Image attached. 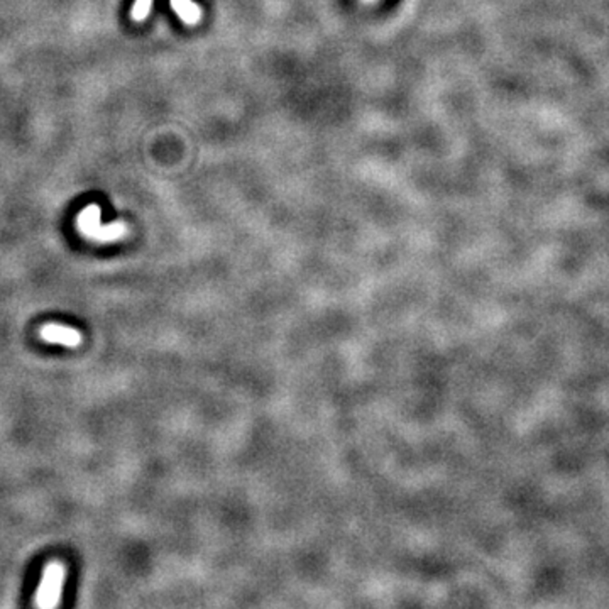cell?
Returning <instances> with one entry per match:
<instances>
[{"label": "cell", "instance_id": "obj_7", "mask_svg": "<svg viewBox=\"0 0 609 609\" xmlns=\"http://www.w3.org/2000/svg\"><path fill=\"white\" fill-rule=\"evenodd\" d=\"M364 2H376V0H364Z\"/></svg>", "mask_w": 609, "mask_h": 609}, {"label": "cell", "instance_id": "obj_3", "mask_svg": "<svg viewBox=\"0 0 609 609\" xmlns=\"http://www.w3.org/2000/svg\"><path fill=\"white\" fill-rule=\"evenodd\" d=\"M171 9L187 26H195L201 20V11L193 0H170Z\"/></svg>", "mask_w": 609, "mask_h": 609}, {"label": "cell", "instance_id": "obj_4", "mask_svg": "<svg viewBox=\"0 0 609 609\" xmlns=\"http://www.w3.org/2000/svg\"><path fill=\"white\" fill-rule=\"evenodd\" d=\"M100 219H102L100 207H98V205H88V207L78 213L76 227L85 237H90V234L102 224Z\"/></svg>", "mask_w": 609, "mask_h": 609}, {"label": "cell", "instance_id": "obj_2", "mask_svg": "<svg viewBox=\"0 0 609 609\" xmlns=\"http://www.w3.org/2000/svg\"><path fill=\"white\" fill-rule=\"evenodd\" d=\"M41 337L49 344H60L65 347H78L83 340L81 333L72 327H63L58 323H48L41 328Z\"/></svg>", "mask_w": 609, "mask_h": 609}, {"label": "cell", "instance_id": "obj_6", "mask_svg": "<svg viewBox=\"0 0 609 609\" xmlns=\"http://www.w3.org/2000/svg\"><path fill=\"white\" fill-rule=\"evenodd\" d=\"M152 7V0H135L133 11H130V18L135 22H142V20H146L147 15H149Z\"/></svg>", "mask_w": 609, "mask_h": 609}, {"label": "cell", "instance_id": "obj_1", "mask_svg": "<svg viewBox=\"0 0 609 609\" xmlns=\"http://www.w3.org/2000/svg\"><path fill=\"white\" fill-rule=\"evenodd\" d=\"M65 582V566L61 562L48 563L43 579L36 592V606L49 609L56 608L61 601V591Z\"/></svg>", "mask_w": 609, "mask_h": 609}, {"label": "cell", "instance_id": "obj_5", "mask_svg": "<svg viewBox=\"0 0 609 609\" xmlns=\"http://www.w3.org/2000/svg\"><path fill=\"white\" fill-rule=\"evenodd\" d=\"M127 234H129V230H127V225L124 222H115V224H109V225L100 224L92 234H90L88 239H92V241H97V242H114V241H119V239L126 237Z\"/></svg>", "mask_w": 609, "mask_h": 609}]
</instances>
